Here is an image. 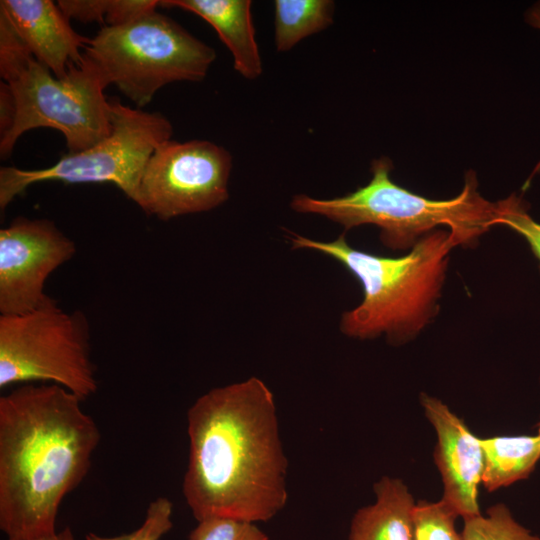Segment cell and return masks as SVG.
<instances>
[{
	"instance_id": "12",
	"label": "cell",
	"mask_w": 540,
	"mask_h": 540,
	"mask_svg": "<svg viewBox=\"0 0 540 540\" xmlns=\"http://www.w3.org/2000/svg\"><path fill=\"white\" fill-rule=\"evenodd\" d=\"M9 17L34 58L58 78L71 64H80L88 38L76 33L57 4L50 0H2Z\"/></svg>"
},
{
	"instance_id": "22",
	"label": "cell",
	"mask_w": 540,
	"mask_h": 540,
	"mask_svg": "<svg viewBox=\"0 0 540 540\" xmlns=\"http://www.w3.org/2000/svg\"><path fill=\"white\" fill-rule=\"evenodd\" d=\"M189 540H270L252 522L230 518H207L198 521L190 532Z\"/></svg>"
},
{
	"instance_id": "10",
	"label": "cell",
	"mask_w": 540,
	"mask_h": 540,
	"mask_svg": "<svg viewBox=\"0 0 540 540\" xmlns=\"http://www.w3.org/2000/svg\"><path fill=\"white\" fill-rule=\"evenodd\" d=\"M76 254V245L49 219L15 218L0 230V313L22 314L44 304L51 273Z\"/></svg>"
},
{
	"instance_id": "24",
	"label": "cell",
	"mask_w": 540,
	"mask_h": 540,
	"mask_svg": "<svg viewBox=\"0 0 540 540\" xmlns=\"http://www.w3.org/2000/svg\"><path fill=\"white\" fill-rule=\"evenodd\" d=\"M15 115L14 99L9 85H0V138L5 136L12 127Z\"/></svg>"
},
{
	"instance_id": "6",
	"label": "cell",
	"mask_w": 540,
	"mask_h": 540,
	"mask_svg": "<svg viewBox=\"0 0 540 540\" xmlns=\"http://www.w3.org/2000/svg\"><path fill=\"white\" fill-rule=\"evenodd\" d=\"M34 382L59 385L82 401L98 389L88 319L52 297L32 311L0 315V388Z\"/></svg>"
},
{
	"instance_id": "3",
	"label": "cell",
	"mask_w": 540,
	"mask_h": 540,
	"mask_svg": "<svg viewBox=\"0 0 540 540\" xmlns=\"http://www.w3.org/2000/svg\"><path fill=\"white\" fill-rule=\"evenodd\" d=\"M294 249L319 251L350 271L361 283L363 300L342 314L340 330L359 339L386 334L398 344L419 333L435 316L450 250V232L423 236L401 257H383L351 247L345 235L330 242L290 233Z\"/></svg>"
},
{
	"instance_id": "14",
	"label": "cell",
	"mask_w": 540,
	"mask_h": 540,
	"mask_svg": "<svg viewBox=\"0 0 540 540\" xmlns=\"http://www.w3.org/2000/svg\"><path fill=\"white\" fill-rule=\"evenodd\" d=\"M376 501L352 518L349 540H415V501L397 478L384 476L374 485Z\"/></svg>"
},
{
	"instance_id": "9",
	"label": "cell",
	"mask_w": 540,
	"mask_h": 540,
	"mask_svg": "<svg viewBox=\"0 0 540 540\" xmlns=\"http://www.w3.org/2000/svg\"><path fill=\"white\" fill-rule=\"evenodd\" d=\"M231 168L230 153L213 142L166 140L145 166L136 204L163 221L210 211L229 198Z\"/></svg>"
},
{
	"instance_id": "11",
	"label": "cell",
	"mask_w": 540,
	"mask_h": 540,
	"mask_svg": "<svg viewBox=\"0 0 540 540\" xmlns=\"http://www.w3.org/2000/svg\"><path fill=\"white\" fill-rule=\"evenodd\" d=\"M420 401L437 436L434 459L444 486L442 500L463 519L481 514L478 487L484 454L480 438L441 400L423 393Z\"/></svg>"
},
{
	"instance_id": "27",
	"label": "cell",
	"mask_w": 540,
	"mask_h": 540,
	"mask_svg": "<svg viewBox=\"0 0 540 540\" xmlns=\"http://www.w3.org/2000/svg\"><path fill=\"white\" fill-rule=\"evenodd\" d=\"M537 429H538V434L540 435V422L537 425Z\"/></svg>"
},
{
	"instance_id": "8",
	"label": "cell",
	"mask_w": 540,
	"mask_h": 540,
	"mask_svg": "<svg viewBox=\"0 0 540 540\" xmlns=\"http://www.w3.org/2000/svg\"><path fill=\"white\" fill-rule=\"evenodd\" d=\"M112 131L102 141L77 153H67L52 166L25 170L0 168V209L3 211L33 184L112 183L137 202L140 180L156 147L171 139L173 127L162 114L133 109L111 99Z\"/></svg>"
},
{
	"instance_id": "23",
	"label": "cell",
	"mask_w": 540,
	"mask_h": 540,
	"mask_svg": "<svg viewBox=\"0 0 540 540\" xmlns=\"http://www.w3.org/2000/svg\"><path fill=\"white\" fill-rule=\"evenodd\" d=\"M499 202V214L495 225L503 224L522 235L540 263V223L527 213L521 198L512 195Z\"/></svg>"
},
{
	"instance_id": "4",
	"label": "cell",
	"mask_w": 540,
	"mask_h": 540,
	"mask_svg": "<svg viewBox=\"0 0 540 540\" xmlns=\"http://www.w3.org/2000/svg\"><path fill=\"white\" fill-rule=\"evenodd\" d=\"M391 169V161L381 157L373 161L367 185L330 199L294 195L290 207L298 213L323 216L345 230L373 224L381 231L383 245L393 250L412 248L440 225L449 227L456 246L472 245L495 225L499 202H489L479 194L473 172L466 175L459 195L432 200L395 184L390 178Z\"/></svg>"
},
{
	"instance_id": "18",
	"label": "cell",
	"mask_w": 540,
	"mask_h": 540,
	"mask_svg": "<svg viewBox=\"0 0 540 540\" xmlns=\"http://www.w3.org/2000/svg\"><path fill=\"white\" fill-rule=\"evenodd\" d=\"M463 520V540H540L519 524L503 503L491 506L486 516L479 514Z\"/></svg>"
},
{
	"instance_id": "13",
	"label": "cell",
	"mask_w": 540,
	"mask_h": 540,
	"mask_svg": "<svg viewBox=\"0 0 540 540\" xmlns=\"http://www.w3.org/2000/svg\"><path fill=\"white\" fill-rule=\"evenodd\" d=\"M250 0H163L159 6L180 8L208 22L230 50L235 70L246 79L262 74Z\"/></svg>"
},
{
	"instance_id": "20",
	"label": "cell",
	"mask_w": 540,
	"mask_h": 540,
	"mask_svg": "<svg viewBox=\"0 0 540 540\" xmlns=\"http://www.w3.org/2000/svg\"><path fill=\"white\" fill-rule=\"evenodd\" d=\"M34 56L4 11L0 10V75L6 83L15 79Z\"/></svg>"
},
{
	"instance_id": "25",
	"label": "cell",
	"mask_w": 540,
	"mask_h": 540,
	"mask_svg": "<svg viewBox=\"0 0 540 540\" xmlns=\"http://www.w3.org/2000/svg\"><path fill=\"white\" fill-rule=\"evenodd\" d=\"M32 540H76V538L71 528L67 526L59 532L56 531L52 534L38 537Z\"/></svg>"
},
{
	"instance_id": "15",
	"label": "cell",
	"mask_w": 540,
	"mask_h": 540,
	"mask_svg": "<svg viewBox=\"0 0 540 540\" xmlns=\"http://www.w3.org/2000/svg\"><path fill=\"white\" fill-rule=\"evenodd\" d=\"M484 454L482 484L495 491L527 478L540 459V435L480 439Z\"/></svg>"
},
{
	"instance_id": "21",
	"label": "cell",
	"mask_w": 540,
	"mask_h": 540,
	"mask_svg": "<svg viewBox=\"0 0 540 540\" xmlns=\"http://www.w3.org/2000/svg\"><path fill=\"white\" fill-rule=\"evenodd\" d=\"M172 514V502L160 496L149 503L143 523L134 531L113 537L90 532L85 538L86 540H160L173 527Z\"/></svg>"
},
{
	"instance_id": "7",
	"label": "cell",
	"mask_w": 540,
	"mask_h": 540,
	"mask_svg": "<svg viewBox=\"0 0 540 540\" xmlns=\"http://www.w3.org/2000/svg\"><path fill=\"white\" fill-rule=\"evenodd\" d=\"M11 89L15 115L9 132L0 138V156L6 159L26 131L48 127L60 131L68 153L84 151L110 135L111 104L108 86L96 66L83 54L58 78L36 59L15 79Z\"/></svg>"
},
{
	"instance_id": "17",
	"label": "cell",
	"mask_w": 540,
	"mask_h": 540,
	"mask_svg": "<svg viewBox=\"0 0 540 540\" xmlns=\"http://www.w3.org/2000/svg\"><path fill=\"white\" fill-rule=\"evenodd\" d=\"M58 7L66 18L80 22L106 23L105 26L125 25L140 15L156 9L155 0H60Z\"/></svg>"
},
{
	"instance_id": "2",
	"label": "cell",
	"mask_w": 540,
	"mask_h": 540,
	"mask_svg": "<svg viewBox=\"0 0 540 540\" xmlns=\"http://www.w3.org/2000/svg\"><path fill=\"white\" fill-rule=\"evenodd\" d=\"M81 402L51 383L0 397V529L8 540L56 532L63 499L89 472L101 433Z\"/></svg>"
},
{
	"instance_id": "1",
	"label": "cell",
	"mask_w": 540,
	"mask_h": 540,
	"mask_svg": "<svg viewBox=\"0 0 540 540\" xmlns=\"http://www.w3.org/2000/svg\"><path fill=\"white\" fill-rule=\"evenodd\" d=\"M183 495L197 521H267L288 499L273 393L257 377L209 390L187 412Z\"/></svg>"
},
{
	"instance_id": "19",
	"label": "cell",
	"mask_w": 540,
	"mask_h": 540,
	"mask_svg": "<svg viewBox=\"0 0 540 540\" xmlns=\"http://www.w3.org/2000/svg\"><path fill=\"white\" fill-rule=\"evenodd\" d=\"M457 517L442 499L419 501L414 509L415 540H463L455 527Z\"/></svg>"
},
{
	"instance_id": "16",
	"label": "cell",
	"mask_w": 540,
	"mask_h": 540,
	"mask_svg": "<svg viewBox=\"0 0 540 540\" xmlns=\"http://www.w3.org/2000/svg\"><path fill=\"white\" fill-rule=\"evenodd\" d=\"M334 7L331 0L274 1V39L277 51L287 52L301 40L330 26Z\"/></svg>"
},
{
	"instance_id": "26",
	"label": "cell",
	"mask_w": 540,
	"mask_h": 540,
	"mask_svg": "<svg viewBox=\"0 0 540 540\" xmlns=\"http://www.w3.org/2000/svg\"><path fill=\"white\" fill-rule=\"evenodd\" d=\"M527 21L533 27L540 29V3L534 5L528 12Z\"/></svg>"
},
{
	"instance_id": "5",
	"label": "cell",
	"mask_w": 540,
	"mask_h": 540,
	"mask_svg": "<svg viewBox=\"0 0 540 540\" xmlns=\"http://www.w3.org/2000/svg\"><path fill=\"white\" fill-rule=\"evenodd\" d=\"M84 50L106 84L139 108L167 84L203 80L216 58L213 48L156 9L125 25L103 26Z\"/></svg>"
}]
</instances>
